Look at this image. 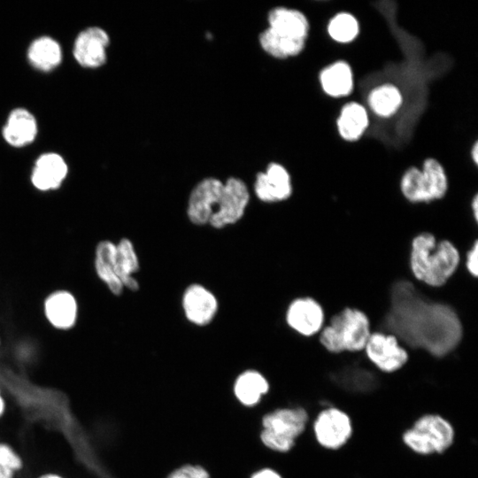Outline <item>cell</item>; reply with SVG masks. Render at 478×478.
Segmentation results:
<instances>
[{"label":"cell","mask_w":478,"mask_h":478,"mask_svg":"<svg viewBox=\"0 0 478 478\" xmlns=\"http://www.w3.org/2000/svg\"><path fill=\"white\" fill-rule=\"evenodd\" d=\"M382 325L408 346L437 358L455 350L463 336L456 311L447 304L429 299L406 280L393 283Z\"/></svg>","instance_id":"6da1fadb"},{"label":"cell","mask_w":478,"mask_h":478,"mask_svg":"<svg viewBox=\"0 0 478 478\" xmlns=\"http://www.w3.org/2000/svg\"><path fill=\"white\" fill-rule=\"evenodd\" d=\"M409 261L416 280L437 288L455 274L460 264V253L452 242L438 241L433 234L422 232L412 240Z\"/></svg>","instance_id":"7a4b0ae2"},{"label":"cell","mask_w":478,"mask_h":478,"mask_svg":"<svg viewBox=\"0 0 478 478\" xmlns=\"http://www.w3.org/2000/svg\"><path fill=\"white\" fill-rule=\"evenodd\" d=\"M371 333L367 315L358 308L346 307L331 317L319 340L329 352H354L364 350Z\"/></svg>","instance_id":"3957f363"},{"label":"cell","mask_w":478,"mask_h":478,"mask_svg":"<svg viewBox=\"0 0 478 478\" xmlns=\"http://www.w3.org/2000/svg\"><path fill=\"white\" fill-rule=\"evenodd\" d=\"M400 190L411 203H430L445 196L447 175L436 159L427 158L422 170L411 167L405 171L400 181Z\"/></svg>","instance_id":"277c9868"},{"label":"cell","mask_w":478,"mask_h":478,"mask_svg":"<svg viewBox=\"0 0 478 478\" xmlns=\"http://www.w3.org/2000/svg\"><path fill=\"white\" fill-rule=\"evenodd\" d=\"M307 420V412L303 408L276 410L262 420L261 441L274 451H288L305 430Z\"/></svg>","instance_id":"5b68a950"},{"label":"cell","mask_w":478,"mask_h":478,"mask_svg":"<svg viewBox=\"0 0 478 478\" xmlns=\"http://www.w3.org/2000/svg\"><path fill=\"white\" fill-rule=\"evenodd\" d=\"M454 439L452 426L443 417L426 414L415 421L403 435L404 443L419 454L441 453Z\"/></svg>","instance_id":"8992f818"},{"label":"cell","mask_w":478,"mask_h":478,"mask_svg":"<svg viewBox=\"0 0 478 478\" xmlns=\"http://www.w3.org/2000/svg\"><path fill=\"white\" fill-rule=\"evenodd\" d=\"M225 199V182L214 177L200 181L192 189L188 201V217L198 226L209 223L210 219L222 208Z\"/></svg>","instance_id":"52a82bcc"},{"label":"cell","mask_w":478,"mask_h":478,"mask_svg":"<svg viewBox=\"0 0 478 478\" xmlns=\"http://www.w3.org/2000/svg\"><path fill=\"white\" fill-rule=\"evenodd\" d=\"M366 357L381 371L393 373L408 360V353L392 334L371 333L366 346Z\"/></svg>","instance_id":"ba28073f"},{"label":"cell","mask_w":478,"mask_h":478,"mask_svg":"<svg viewBox=\"0 0 478 478\" xmlns=\"http://www.w3.org/2000/svg\"><path fill=\"white\" fill-rule=\"evenodd\" d=\"M109 45L110 36L104 28L89 27L77 35L73 42V55L81 66L98 68L106 62Z\"/></svg>","instance_id":"9c48e42d"},{"label":"cell","mask_w":478,"mask_h":478,"mask_svg":"<svg viewBox=\"0 0 478 478\" xmlns=\"http://www.w3.org/2000/svg\"><path fill=\"white\" fill-rule=\"evenodd\" d=\"M313 429L318 443L332 450L345 444L352 432L350 417L344 412L333 407L319 413Z\"/></svg>","instance_id":"30bf717a"},{"label":"cell","mask_w":478,"mask_h":478,"mask_svg":"<svg viewBox=\"0 0 478 478\" xmlns=\"http://www.w3.org/2000/svg\"><path fill=\"white\" fill-rule=\"evenodd\" d=\"M42 312L48 324L53 328L68 331L73 328L78 321L79 304L71 291L59 289L45 297Z\"/></svg>","instance_id":"8fae6325"},{"label":"cell","mask_w":478,"mask_h":478,"mask_svg":"<svg viewBox=\"0 0 478 478\" xmlns=\"http://www.w3.org/2000/svg\"><path fill=\"white\" fill-rule=\"evenodd\" d=\"M286 321L298 334L312 336L323 328L325 312L314 298L298 297L289 304L286 312Z\"/></svg>","instance_id":"7c38bea8"},{"label":"cell","mask_w":478,"mask_h":478,"mask_svg":"<svg viewBox=\"0 0 478 478\" xmlns=\"http://www.w3.org/2000/svg\"><path fill=\"white\" fill-rule=\"evenodd\" d=\"M254 191L265 203H275L288 199L292 194V184L288 170L281 164L272 162L266 171L255 178Z\"/></svg>","instance_id":"4fadbf2b"},{"label":"cell","mask_w":478,"mask_h":478,"mask_svg":"<svg viewBox=\"0 0 478 478\" xmlns=\"http://www.w3.org/2000/svg\"><path fill=\"white\" fill-rule=\"evenodd\" d=\"M68 175V165L58 153L41 154L35 161L30 181L35 189L42 192L58 189Z\"/></svg>","instance_id":"5bb4252c"},{"label":"cell","mask_w":478,"mask_h":478,"mask_svg":"<svg viewBox=\"0 0 478 478\" xmlns=\"http://www.w3.org/2000/svg\"><path fill=\"white\" fill-rule=\"evenodd\" d=\"M225 202L223 209L211 218L209 223L215 228H222L237 222L244 214L250 200V193L243 181L229 177L225 181Z\"/></svg>","instance_id":"9a60e30c"},{"label":"cell","mask_w":478,"mask_h":478,"mask_svg":"<svg viewBox=\"0 0 478 478\" xmlns=\"http://www.w3.org/2000/svg\"><path fill=\"white\" fill-rule=\"evenodd\" d=\"M186 318L195 325L204 326L214 318L218 310L215 296L199 284L189 286L182 297Z\"/></svg>","instance_id":"2e32d148"},{"label":"cell","mask_w":478,"mask_h":478,"mask_svg":"<svg viewBox=\"0 0 478 478\" xmlns=\"http://www.w3.org/2000/svg\"><path fill=\"white\" fill-rule=\"evenodd\" d=\"M38 124L27 109L17 107L10 112L2 129L4 140L12 147L23 148L35 140Z\"/></svg>","instance_id":"e0dca14e"},{"label":"cell","mask_w":478,"mask_h":478,"mask_svg":"<svg viewBox=\"0 0 478 478\" xmlns=\"http://www.w3.org/2000/svg\"><path fill=\"white\" fill-rule=\"evenodd\" d=\"M268 27L276 34L292 39L306 40L309 32L307 18L300 11L274 7L267 15Z\"/></svg>","instance_id":"ac0fdd59"},{"label":"cell","mask_w":478,"mask_h":478,"mask_svg":"<svg viewBox=\"0 0 478 478\" xmlns=\"http://www.w3.org/2000/svg\"><path fill=\"white\" fill-rule=\"evenodd\" d=\"M116 243L110 240L98 242L95 248L94 267L96 276L114 296H120L124 287L115 270Z\"/></svg>","instance_id":"d6986e66"},{"label":"cell","mask_w":478,"mask_h":478,"mask_svg":"<svg viewBox=\"0 0 478 478\" xmlns=\"http://www.w3.org/2000/svg\"><path fill=\"white\" fill-rule=\"evenodd\" d=\"M29 64L41 72H50L62 62L63 50L53 37L42 35L33 40L27 50Z\"/></svg>","instance_id":"ffe728a7"},{"label":"cell","mask_w":478,"mask_h":478,"mask_svg":"<svg viewBox=\"0 0 478 478\" xmlns=\"http://www.w3.org/2000/svg\"><path fill=\"white\" fill-rule=\"evenodd\" d=\"M320 81L324 92L339 97L349 95L353 88V75L351 66L338 61L322 70Z\"/></svg>","instance_id":"44dd1931"},{"label":"cell","mask_w":478,"mask_h":478,"mask_svg":"<svg viewBox=\"0 0 478 478\" xmlns=\"http://www.w3.org/2000/svg\"><path fill=\"white\" fill-rule=\"evenodd\" d=\"M116 274L124 288L135 291L139 289L133 274L139 270V260L132 242L122 238L116 244L115 257Z\"/></svg>","instance_id":"7402d4cb"},{"label":"cell","mask_w":478,"mask_h":478,"mask_svg":"<svg viewBox=\"0 0 478 478\" xmlns=\"http://www.w3.org/2000/svg\"><path fill=\"white\" fill-rule=\"evenodd\" d=\"M367 126V112L361 104L351 102L342 108L337 119V128L344 140L351 142L359 139Z\"/></svg>","instance_id":"603a6c76"},{"label":"cell","mask_w":478,"mask_h":478,"mask_svg":"<svg viewBox=\"0 0 478 478\" xmlns=\"http://www.w3.org/2000/svg\"><path fill=\"white\" fill-rule=\"evenodd\" d=\"M260 47L268 55L283 59L298 55L305 48V40L281 36L269 27L258 35Z\"/></svg>","instance_id":"cb8c5ba5"},{"label":"cell","mask_w":478,"mask_h":478,"mask_svg":"<svg viewBox=\"0 0 478 478\" xmlns=\"http://www.w3.org/2000/svg\"><path fill=\"white\" fill-rule=\"evenodd\" d=\"M266 378L256 371H246L235 381L234 391L236 397L245 405L257 404L268 390Z\"/></svg>","instance_id":"d4e9b609"},{"label":"cell","mask_w":478,"mask_h":478,"mask_svg":"<svg viewBox=\"0 0 478 478\" xmlns=\"http://www.w3.org/2000/svg\"><path fill=\"white\" fill-rule=\"evenodd\" d=\"M399 89L390 84L374 89L368 96V104L373 112L382 117L394 114L402 104Z\"/></svg>","instance_id":"484cf974"},{"label":"cell","mask_w":478,"mask_h":478,"mask_svg":"<svg viewBox=\"0 0 478 478\" xmlns=\"http://www.w3.org/2000/svg\"><path fill=\"white\" fill-rule=\"evenodd\" d=\"M356 18L347 12L335 15L329 22L328 31L332 39L338 42H349L358 34Z\"/></svg>","instance_id":"4316f807"},{"label":"cell","mask_w":478,"mask_h":478,"mask_svg":"<svg viewBox=\"0 0 478 478\" xmlns=\"http://www.w3.org/2000/svg\"><path fill=\"white\" fill-rule=\"evenodd\" d=\"M22 467L21 457L9 444L0 443V478H14Z\"/></svg>","instance_id":"83f0119b"},{"label":"cell","mask_w":478,"mask_h":478,"mask_svg":"<svg viewBox=\"0 0 478 478\" xmlns=\"http://www.w3.org/2000/svg\"><path fill=\"white\" fill-rule=\"evenodd\" d=\"M167 478H210L207 471L199 466L186 465L174 470Z\"/></svg>","instance_id":"f1b7e54d"},{"label":"cell","mask_w":478,"mask_h":478,"mask_svg":"<svg viewBox=\"0 0 478 478\" xmlns=\"http://www.w3.org/2000/svg\"><path fill=\"white\" fill-rule=\"evenodd\" d=\"M466 268L473 277L478 274V242L475 240L466 257Z\"/></svg>","instance_id":"f546056e"},{"label":"cell","mask_w":478,"mask_h":478,"mask_svg":"<svg viewBox=\"0 0 478 478\" xmlns=\"http://www.w3.org/2000/svg\"><path fill=\"white\" fill-rule=\"evenodd\" d=\"M251 478H281V475L272 469H263L252 475Z\"/></svg>","instance_id":"4dcf8cb0"},{"label":"cell","mask_w":478,"mask_h":478,"mask_svg":"<svg viewBox=\"0 0 478 478\" xmlns=\"http://www.w3.org/2000/svg\"><path fill=\"white\" fill-rule=\"evenodd\" d=\"M471 205H472V212L474 214V219L475 221H477L478 220V196L477 195L474 197Z\"/></svg>","instance_id":"1f68e13d"},{"label":"cell","mask_w":478,"mask_h":478,"mask_svg":"<svg viewBox=\"0 0 478 478\" xmlns=\"http://www.w3.org/2000/svg\"><path fill=\"white\" fill-rule=\"evenodd\" d=\"M471 156L473 158V160L474 164L476 165L478 163V143L477 142L474 143L473 145L472 150H471Z\"/></svg>","instance_id":"d6a6232c"},{"label":"cell","mask_w":478,"mask_h":478,"mask_svg":"<svg viewBox=\"0 0 478 478\" xmlns=\"http://www.w3.org/2000/svg\"><path fill=\"white\" fill-rule=\"evenodd\" d=\"M4 411H5V402L0 391V418L4 413Z\"/></svg>","instance_id":"836d02e7"},{"label":"cell","mask_w":478,"mask_h":478,"mask_svg":"<svg viewBox=\"0 0 478 478\" xmlns=\"http://www.w3.org/2000/svg\"><path fill=\"white\" fill-rule=\"evenodd\" d=\"M39 478H64L61 475L54 473H48L41 475Z\"/></svg>","instance_id":"e575fe53"},{"label":"cell","mask_w":478,"mask_h":478,"mask_svg":"<svg viewBox=\"0 0 478 478\" xmlns=\"http://www.w3.org/2000/svg\"><path fill=\"white\" fill-rule=\"evenodd\" d=\"M1 343H2V340H1V336H0V346H1Z\"/></svg>","instance_id":"d590c367"}]
</instances>
